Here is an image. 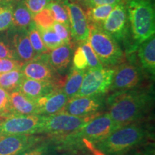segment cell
<instances>
[{
  "mask_svg": "<svg viewBox=\"0 0 155 155\" xmlns=\"http://www.w3.org/2000/svg\"><path fill=\"white\" fill-rule=\"evenodd\" d=\"M69 17L71 35L78 42L86 41L88 38L89 24L87 15L77 4L65 2Z\"/></svg>",
  "mask_w": 155,
  "mask_h": 155,
  "instance_id": "cell-13",
  "label": "cell"
},
{
  "mask_svg": "<svg viewBox=\"0 0 155 155\" xmlns=\"http://www.w3.org/2000/svg\"><path fill=\"white\" fill-rule=\"evenodd\" d=\"M12 116L10 107V94L5 89L0 88V118Z\"/></svg>",
  "mask_w": 155,
  "mask_h": 155,
  "instance_id": "cell-32",
  "label": "cell"
},
{
  "mask_svg": "<svg viewBox=\"0 0 155 155\" xmlns=\"http://www.w3.org/2000/svg\"><path fill=\"white\" fill-rule=\"evenodd\" d=\"M127 2H131V1H134V0H125Z\"/></svg>",
  "mask_w": 155,
  "mask_h": 155,
  "instance_id": "cell-41",
  "label": "cell"
},
{
  "mask_svg": "<svg viewBox=\"0 0 155 155\" xmlns=\"http://www.w3.org/2000/svg\"><path fill=\"white\" fill-rule=\"evenodd\" d=\"M126 6L133 40L130 54L154 35L155 15L153 6L149 0H134L127 2Z\"/></svg>",
  "mask_w": 155,
  "mask_h": 155,
  "instance_id": "cell-4",
  "label": "cell"
},
{
  "mask_svg": "<svg viewBox=\"0 0 155 155\" xmlns=\"http://www.w3.org/2000/svg\"><path fill=\"white\" fill-rule=\"evenodd\" d=\"M48 8L51 11L55 22H59L69 26V17L66 7L57 2H50Z\"/></svg>",
  "mask_w": 155,
  "mask_h": 155,
  "instance_id": "cell-28",
  "label": "cell"
},
{
  "mask_svg": "<svg viewBox=\"0 0 155 155\" xmlns=\"http://www.w3.org/2000/svg\"><path fill=\"white\" fill-rule=\"evenodd\" d=\"M142 79L143 73L140 68L131 63H122L114 71L109 91L119 92L136 88Z\"/></svg>",
  "mask_w": 155,
  "mask_h": 155,
  "instance_id": "cell-11",
  "label": "cell"
},
{
  "mask_svg": "<svg viewBox=\"0 0 155 155\" xmlns=\"http://www.w3.org/2000/svg\"><path fill=\"white\" fill-rule=\"evenodd\" d=\"M13 7L9 4L0 5V32L9 29L12 25Z\"/></svg>",
  "mask_w": 155,
  "mask_h": 155,
  "instance_id": "cell-31",
  "label": "cell"
},
{
  "mask_svg": "<svg viewBox=\"0 0 155 155\" xmlns=\"http://www.w3.org/2000/svg\"><path fill=\"white\" fill-rule=\"evenodd\" d=\"M50 2H52V0H24L23 2L34 16L44 9L47 8Z\"/></svg>",
  "mask_w": 155,
  "mask_h": 155,
  "instance_id": "cell-34",
  "label": "cell"
},
{
  "mask_svg": "<svg viewBox=\"0 0 155 155\" xmlns=\"http://www.w3.org/2000/svg\"><path fill=\"white\" fill-rule=\"evenodd\" d=\"M118 128L109 114L106 112L96 116L78 131L58 138L65 148L78 153L80 150H88L89 147L105 139Z\"/></svg>",
  "mask_w": 155,
  "mask_h": 155,
  "instance_id": "cell-3",
  "label": "cell"
},
{
  "mask_svg": "<svg viewBox=\"0 0 155 155\" xmlns=\"http://www.w3.org/2000/svg\"><path fill=\"white\" fill-rule=\"evenodd\" d=\"M98 115L75 116L59 112L54 115L46 116L40 134L51 137H61L71 134L78 131Z\"/></svg>",
  "mask_w": 155,
  "mask_h": 155,
  "instance_id": "cell-6",
  "label": "cell"
},
{
  "mask_svg": "<svg viewBox=\"0 0 155 155\" xmlns=\"http://www.w3.org/2000/svg\"><path fill=\"white\" fill-rule=\"evenodd\" d=\"M9 1H11V0H0V2H3V3H7V2H9Z\"/></svg>",
  "mask_w": 155,
  "mask_h": 155,
  "instance_id": "cell-39",
  "label": "cell"
},
{
  "mask_svg": "<svg viewBox=\"0 0 155 155\" xmlns=\"http://www.w3.org/2000/svg\"><path fill=\"white\" fill-rule=\"evenodd\" d=\"M27 32H28L30 43L32 45L37 55L39 56L42 55V54L48 53V50L42 42L41 35H40V33L38 28H37L35 23L34 22H32L27 30Z\"/></svg>",
  "mask_w": 155,
  "mask_h": 155,
  "instance_id": "cell-26",
  "label": "cell"
},
{
  "mask_svg": "<svg viewBox=\"0 0 155 155\" xmlns=\"http://www.w3.org/2000/svg\"><path fill=\"white\" fill-rule=\"evenodd\" d=\"M56 89L58 88L55 83L36 81L24 78L17 91L30 99L36 101L37 100L53 92Z\"/></svg>",
  "mask_w": 155,
  "mask_h": 155,
  "instance_id": "cell-17",
  "label": "cell"
},
{
  "mask_svg": "<svg viewBox=\"0 0 155 155\" xmlns=\"http://www.w3.org/2000/svg\"><path fill=\"white\" fill-rule=\"evenodd\" d=\"M123 0H88L86 5L89 7H95L101 5H117L121 3Z\"/></svg>",
  "mask_w": 155,
  "mask_h": 155,
  "instance_id": "cell-38",
  "label": "cell"
},
{
  "mask_svg": "<svg viewBox=\"0 0 155 155\" xmlns=\"http://www.w3.org/2000/svg\"><path fill=\"white\" fill-rule=\"evenodd\" d=\"M114 7V5H101L93 7L88 12V19L91 21L92 24L100 26L107 19Z\"/></svg>",
  "mask_w": 155,
  "mask_h": 155,
  "instance_id": "cell-25",
  "label": "cell"
},
{
  "mask_svg": "<svg viewBox=\"0 0 155 155\" xmlns=\"http://www.w3.org/2000/svg\"><path fill=\"white\" fill-rule=\"evenodd\" d=\"M46 116H13L0 119V137L40 134Z\"/></svg>",
  "mask_w": 155,
  "mask_h": 155,
  "instance_id": "cell-7",
  "label": "cell"
},
{
  "mask_svg": "<svg viewBox=\"0 0 155 155\" xmlns=\"http://www.w3.org/2000/svg\"><path fill=\"white\" fill-rule=\"evenodd\" d=\"M106 106L104 95L90 96H76L68 101L61 112L75 116L98 115Z\"/></svg>",
  "mask_w": 155,
  "mask_h": 155,
  "instance_id": "cell-10",
  "label": "cell"
},
{
  "mask_svg": "<svg viewBox=\"0 0 155 155\" xmlns=\"http://www.w3.org/2000/svg\"><path fill=\"white\" fill-rule=\"evenodd\" d=\"M33 22L38 28L44 29L51 28L55 23L53 15L49 9L45 8L43 10L35 15L33 16Z\"/></svg>",
  "mask_w": 155,
  "mask_h": 155,
  "instance_id": "cell-30",
  "label": "cell"
},
{
  "mask_svg": "<svg viewBox=\"0 0 155 155\" xmlns=\"http://www.w3.org/2000/svg\"><path fill=\"white\" fill-rule=\"evenodd\" d=\"M85 72L86 71L76 69L74 67H72L71 69L63 88L68 99L75 97L78 93L84 78Z\"/></svg>",
  "mask_w": 155,
  "mask_h": 155,
  "instance_id": "cell-22",
  "label": "cell"
},
{
  "mask_svg": "<svg viewBox=\"0 0 155 155\" xmlns=\"http://www.w3.org/2000/svg\"><path fill=\"white\" fill-rule=\"evenodd\" d=\"M101 25L102 30L116 42L125 43L129 31V17L125 4L121 2L116 5Z\"/></svg>",
  "mask_w": 155,
  "mask_h": 155,
  "instance_id": "cell-9",
  "label": "cell"
},
{
  "mask_svg": "<svg viewBox=\"0 0 155 155\" xmlns=\"http://www.w3.org/2000/svg\"><path fill=\"white\" fill-rule=\"evenodd\" d=\"M88 40L103 66L111 68L124 61V52L117 42L99 25H89Z\"/></svg>",
  "mask_w": 155,
  "mask_h": 155,
  "instance_id": "cell-5",
  "label": "cell"
},
{
  "mask_svg": "<svg viewBox=\"0 0 155 155\" xmlns=\"http://www.w3.org/2000/svg\"><path fill=\"white\" fill-rule=\"evenodd\" d=\"M79 1H81V2H85V3L86 2H88V0H79Z\"/></svg>",
  "mask_w": 155,
  "mask_h": 155,
  "instance_id": "cell-40",
  "label": "cell"
},
{
  "mask_svg": "<svg viewBox=\"0 0 155 155\" xmlns=\"http://www.w3.org/2000/svg\"><path fill=\"white\" fill-rule=\"evenodd\" d=\"M154 132L146 120L118 128L105 139L93 146L104 155H124L153 139Z\"/></svg>",
  "mask_w": 155,
  "mask_h": 155,
  "instance_id": "cell-2",
  "label": "cell"
},
{
  "mask_svg": "<svg viewBox=\"0 0 155 155\" xmlns=\"http://www.w3.org/2000/svg\"><path fill=\"white\" fill-rule=\"evenodd\" d=\"M52 28L58 35V36L61 38L64 44L70 45L71 43V32H70L69 26L62 24V23L55 22Z\"/></svg>",
  "mask_w": 155,
  "mask_h": 155,
  "instance_id": "cell-35",
  "label": "cell"
},
{
  "mask_svg": "<svg viewBox=\"0 0 155 155\" xmlns=\"http://www.w3.org/2000/svg\"><path fill=\"white\" fill-rule=\"evenodd\" d=\"M81 47L86 55L88 69H101L104 68L96 53H94V50L92 49L88 40L81 42Z\"/></svg>",
  "mask_w": 155,
  "mask_h": 155,
  "instance_id": "cell-29",
  "label": "cell"
},
{
  "mask_svg": "<svg viewBox=\"0 0 155 155\" xmlns=\"http://www.w3.org/2000/svg\"><path fill=\"white\" fill-rule=\"evenodd\" d=\"M73 67H74L76 69L86 71L88 68V62H87L86 55L83 53L81 46H79L75 50L73 58Z\"/></svg>",
  "mask_w": 155,
  "mask_h": 155,
  "instance_id": "cell-36",
  "label": "cell"
},
{
  "mask_svg": "<svg viewBox=\"0 0 155 155\" xmlns=\"http://www.w3.org/2000/svg\"><path fill=\"white\" fill-rule=\"evenodd\" d=\"M73 50L70 45L63 44L48 53V63L55 71L63 74L68 68L72 60Z\"/></svg>",
  "mask_w": 155,
  "mask_h": 155,
  "instance_id": "cell-18",
  "label": "cell"
},
{
  "mask_svg": "<svg viewBox=\"0 0 155 155\" xmlns=\"http://www.w3.org/2000/svg\"><path fill=\"white\" fill-rule=\"evenodd\" d=\"M1 58L15 59L19 61L13 46L12 47L2 40H0V59Z\"/></svg>",
  "mask_w": 155,
  "mask_h": 155,
  "instance_id": "cell-37",
  "label": "cell"
},
{
  "mask_svg": "<svg viewBox=\"0 0 155 155\" xmlns=\"http://www.w3.org/2000/svg\"><path fill=\"white\" fill-rule=\"evenodd\" d=\"M10 107L12 116L39 114L36 102L30 99L19 91L10 93Z\"/></svg>",
  "mask_w": 155,
  "mask_h": 155,
  "instance_id": "cell-19",
  "label": "cell"
},
{
  "mask_svg": "<svg viewBox=\"0 0 155 155\" xmlns=\"http://www.w3.org/2000/svg\"><path fill=\"white\" fill-rule=\"evenodd\" d=\"M68 100L63 89L58 88L35 102L39 109V114L48 116L61 112Z\"/></svg>",
  "mask_w": 155,
  "mask_h": 155,
  "instance_id": "cell-15",
  "label": "cell"
},
{
  "mask_svg": "<svg viewBox=\"0 0 155 155\" xmlns=\"http://www.w3.org/2000/svg\"><path fill=\"white\" fill-rule=\"evenodd\" d=\"M25 78L40 81L55 83L56 73L48 63V53L39 55L33 61L25 63L21 69Z\"/></svg>",
  "mask_w": 155,
  "mask_h": 155,
  "instance_id": "cell-14",
  "label": "cell"
},
{
  "mask_svg": "<svg viewBox=\"0 0 155 155\" xmlns=\"http://www.w3.org/2000/svg\"><path fill=\"white\" fill-rule=\"evenodd\" d=\"M24 78L21 70L0 73V88L5 89L10 94L18 90L19 85Z\"/></svg>",
  "mask_w": 155,
  "mask_h": 155,
  "instance_id": "cell-24",
  "label": "cell"
},
{
  "mask_svg": "<svg viewBox=\"0 0 155 155\" xmlns=\"http://www.w3.org/2000/svg\"><path fill=\"white\" fill-rule=\"evenodd\" d=\"M25 63L15 59L1 58L0 59V73L9 72L15 70H21Z\"/></svg>",
  "mask_w": 155,
  "mask_h": 155,
  "instance_id": "cell-33",
  "label": "cell"
},
{
  "mask_svg": "<svg viewBox=\"0 0 155 155\" xmlns=\"http://www.w3.org/2000/svg\"><path fill=\"white\" fill-rule=\"evenodd\" d=\"M12 43L19 60L23 63L33 61L38 57L30 43L27 30H17L13 35Z\"/></svg>",
  "mask_w": 155,
  "mask_h": 155,
  "instance_id": "cell-20",
  "label": "cell"
},
{
  "mask_svg": "<svg viewBox=\"0 0 155 155\" xmlns=\"http://www.w3.org/2000/svg\"><path fill=\"white\" fill-rule=\"evenodd\" d=\"M33 22V15L21 2L15 9H13V20L12 26L17 30H27L30 25Z\"/></svg>",
  "mask_w": 155,
  "mask_h": 155,
  "instance_id": "cell-23",
  "label": "cell"
},
{
  "mask_svg": "<svg viewBox=\"0 0 155 155\" xmlns=\"http://www.w3.org/2000/svg\"><path fill=\"white\" fill-rule=\"evenodd\" d=\"M65 149L58 137H47L41 142L30 147L18 155H76Z\"/></svg>",
  "mask_w": 155,
  "mask_h": 155,
  "instance_id": "cell-16",
  "label": "cell"
},
{
  "mask_svg": "<svg viewBox=\"0 0 155 155\" xmlns=\"http://www.w3.org/2000/svg\"><path fill=\"white\" fill-rule=\"evenodd\" d=\"M115 69L103 68L86 70L81 88L76 96L105 95L111 86Z\"/></svg>",
  "mask_w": 155,
  "mask_h": 155,
  "instance_id": "cell-8",
  "label": "cell"
},
{
  "mask_svg": "<svg viewBox=\"0 0 155 155\" xmlns=\"http://www.w3.org/2000/svg\"><path fill=\"white\" fill-rule=\"evenodd\" d=\"M37 28L40 32L42 42L48 52L64 44L52 28L47 29L38 28V27Z\"/></svg>",
  "mask_w": 155,
  "mask_h": 155,
  "instance_id": "cell-27",
  "label": "cell"
},
{
  "mask_svg": "<svg viewBox=\"0 0 155 155\" xmlns=\"http://www.w3.org/2000/svg\"><path fill=\"white\" fill-rule=\"evenodd\" d=\"M154 93L146 88L114 92L106 98L108 113L118 127L146 120L154 106Z\"/></svg>",
  "mask_w": 155,
  "mask_h": 155,
  "instance_id": "cell-1",
  "label": "cell"
},
{
  "mask_svg": "<svg viewBox=\"0 0 155 155\" xmlns=\"http://www.w3.org/2000/svg\"><path fill=\"white\" fill-rule=\"evenodd\" d=\"M47 137L43 134L0 137V155H18L41 142Z\"/></svg>",
  "mask_w": 155,
  "mask_h": 155,
  "instance_id": "cell-12",
  "label": "cell"
},
{
  "mask_svg": "<svg viewBox=\"0 0 155 155\" xmlns=\"http://www.w3.org/2000/svg\"><path fill=\"white\" fill-rule=\"evenodd\" d=\"M138 56L143 70L154 78L155 75L154 35L151 36L139 46Z\"/></svg>",
  "mask_w": 155,
  "mask_h": 155,
  "instance_id": "cell-21",
  "label": "cell"
}]
</instances>
